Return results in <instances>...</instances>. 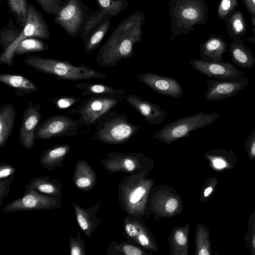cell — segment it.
<instances>
[{"mask_svg":"<svg viewBox=\"0 0 255 255\" xmlns=\"http://www.w3.org/2000/svg\"><path fill=\"white\" fill-rule=\"evenodd\" d=\"M145 21L142 11L124 18L99 50L96 62L102 67H114L123 59L132 57L134 45L142 42V26Z\"/></svg>","mask_w":255,"mask_h":255,"instance_id":"obj_1","label":"cell"},{"mask_svg":"<svg viewBox=\"0 0 255 255\" xmlns=\"http://www.w3.org/2000/svg\"><path fill=\"white\" fill-rule=\"evenodd\" d=\"M168 4L171 29L169 41L193 31L195 25L207 20L208 8L204 0H170Z\"/></svg>","mask_w":255,"mask_h":255,"instance_id":"obj_2","label":"cell"},{"mask_svg":"<svg viewBox=\"0 0 255 255\" xmlns=\"http://www.w3.org/2000/svg\"><path fill=\"white\" fill-rule=\"evenodd\" d=\"M24 63L35 71L55 76L58 79L68 81L106 79L107 76L84 64L74 65L68 60H60L51 58L29 55Z\"/></svg>","mask_w":255,"mask_h":255,"instance_id":"obj_3","label":"cell"},{"mask_svg":"<svg viewBox=\"0 0 255 255\" xmlns=\"http://www.w3.org/2000/svg\"><path fill=\"white\" fill-rule=\"evenodd\" d=\"M140 128L129 122L124 113L113 109L100 118L90 138L106 143H120L130 138Z\"/></svg>","mask_w":255,"mask_h":255,"instance_id":"obj_4","label":"cell"},{"mask_svg":"<svg viewBox=\"0 0 255 255\" xmlns=\"http://www.w3.org/2000/svg\"><path fill=\"white\" fill-rule=\"evenodd\" d=\"M218 113H199L180 118L164 125L154 134V137L169 143L179 138L188 136L190 133L207 127L219 118Z\"/></svg>","mask_w":255,"mask_h":255,"instance_id":"obj_5","label":"cell"},{"mask_svg":"<svg viewBox=\"0 0 255 255\" xmlns=\"http://www.w3.org/2000/svg\"><path fill=\"white\" fill-rule=\"evenodd\" d=\"M92 13L81 0H65L54 15V21L64 29L68 36L75 38L80 35Z\"/></svg>","mask_w":255,"mask_h":255,"instance_id":"obj_6","label":"cell"},{"mask_svg":"<svg viewBox=\"0 0 255 255\" xmlns=\"http://www.w3.org/2000/svg\"><path fill=\"white\" fill-rule=\"evenodd\" d=\"M50 36L49 26L43 14L32 4H29L26 23L19 37L5 50L0 57V64L12 66L14 57V51L22 40L29 37H38L48 40Z\"/></svg>","mask_w":255,"mask_h":255,"instance_id":"obj_7","label":"cell"},{"mask_svg":"<svg viewBox=\"0 0 255 255\" xmlns=\"http://www.w3.org/2000/svg\"><path fill=\"white\" fill-rule=\"evenodd\" d=\"M123 101L122 95L92 96L69 113H77L81 125L90 127L96 125L105 114L113 110Z\"/></svg>","mask_w":255,"mask_h":255,"instance_id":"obj_8","label":"cell"},{"mask_svg":"<svg viewBox=\"0 0 255 255\" xmlns=\"http://www.w3.org/2000/svg\"><path fill=\"white\" fill-rule=\"evenodd\" d=\"M80 123L66 115H57L45 119L37 127L36 138L47 139L55 137L72 136L78 134Z\"/></svg>","mask_w":255,"mask_h":255,"instance_id":"obj_9","label":"cell"},{"mask_svg":"<svg viewBox=\"0 0 255 255\" xmlns=\"http://www.w3.org/2000/svg\"><path fill=\"white\" fill-rule=\"evenodd\" d=\"M61 202L33 189H25L23 195L6 205L4 213L59 209Z\"/></svg>","mask_w":255,"mask_h":255,"instance_id":"obj_10","label":"cell"},{"mask_svg":"<svg viewBox=\"0 0 255 255\" xmlns=\"http://www.w3.org/2000/svg\"><path fill=\"white\" fill-rule=\"evenodd\" d=\"M207 89L205 99L208 102L219 101L236 96L249 84L247 77L219 80L206 79Z\"/></svg>","mask_w":255,"mask_h":255,"instance_id":"obj_11","label":"cell"},{"mask_svg":"<svg viewBox=\"0 0 255 255\" xmlns=\"http://www.w3.org/2000/svg\"><path fill=\"white\" fill-rule=\"evenodd\" d=\"M41 107L39 103L34 104L29 101L23 112L19 139L22 146L26 150L31 149L34 144L35 131L42 118Z\"/></svg>","mask_w":255,"mask_h":255,"instance_id":"obj_12","label":"cell"},{"mask_svg":"<svg viewBox=\"0 0 255 255\" xmlns=\"http://www.w3.org/2000/svg\"><path fill=\"white\" fill-rule=\"evenodd\" d=\"M192 67L201 74L217 80L243 77L244 74L234 65L228 62L208 61L192 58L190 60Z\"/></svg>","mask_w":255,"mask_h":255,"instance_id":"obj_13","label":"cell"},{"mask_svg":"<svg viewBox=\"0 0 255 255\" xmlns=\"http://www.w3.org/2000/svg\"><path fill=\"white\" fill-rule=\"evenodd\" d=\"M136 78L160 94L176 99L182 96V87L174 78L151 73L139 74Z\"/></svg>","mask_w":255,"mask_h":255,"instance_id":"obj_14","label":"cell"},{"mask_svg":"<svg viewBox=\"0 0 255 255\" xmlns=\"http://www.w3.org/2000/svg\"><path fill=\"white\" fill-rule=\"evenodd\" d=\"M124 98L151 125L162 123L167 116L166 112L158 105L142 99L137 95L129 94Z\"/></svg>","mask_w":255,"mask_h":255,"instance_id":"obj_15","label":"cell"},{"mask_svg":"<svg viewBox=\"0 0 255 255\" xmlns=\"http://www.w3.org/2000/svg\"><path fill=\"white\" fill-rule=\"evenodd\" d=\"M100 203L99 202L94 206L85 209L74 201L72 203L77 221L87 238L92 236L100 222L96 217Z\"/></svg>","mask_w":255,"mask_h":255,"instance_id":"obj_16","label":"cell"},{"mask_svg":"<svg viewBox=\"0 0 255 255\" xmlns=\"http://www.w3.org/2000/svg\"><path fill=\"white\" fill-rule=\"evenodd\" d=\"M72 180L78 189L89 192L96 183V175L90 165L85 160L80 159L75 164Z\"/></svg>","mask_w":255,"mask_h":255,"instance_id":"obj_17","label":"cell"},{"mask_svg":"<svg viewBox=\"0 0 255 255\" xmlns=\"http://www.w3.org/2000/svg\"><path fill=\"white\" fill-rule=\"evenodd\" d=\"M70 148V145L68 144H60L45 150L40 156V165L44 169L49 171L57 167H63L62 162Z\"/></svg>","mask_w":255,"mask_h":255,"instance_id":"obj_18","label":"cell"},{"mask_svg":"<svg viewBox=\"0 0 255 255\" xmlns=\"http://www.w3.org/2000/svg\"><path fill=\"white\" fill-rule=\"evenodd\" d=\"M25 189H33L60 201L62 186L59 181L50 179L49 175H42L30 180L25 186Z\"/></svg>","mask_w":255,"mask_h":255,"instance_id":"obj_19","label":"cell"},{"mask_svg":"<svg viewBox=\"0 0 255 255\" xmlns=\"http://www.w3.org/2000/svg\"><path fill=\"white\" fill-rule=\"evenodd\" d=\"M16 109L9 103H5L0 108V148L7 143L13 130L16 119Z\"/></svg>","mask_w":255,"mask_h":255,"instance_id":"obj_20","label":"cell"},{"mask_svg":"<svg viewBox=\"0 0 255 255\" xmlns=\"http://www.w3.org/2000/svg\"><path fill=\"white\" fill-rule=\"evenodd\" d=\"M0 81L8 87L14 89V93L19 97L25 95L37 92L38 87L26 77L18 75L1 74Z\"/></svg>","mask_w":255,"mask_h":255,"instance_id":"obj_21","label":"cell"},{"mask_svg":"<svg viewBox=\"0 0 255 255\" xmlns=\"http://www.w3.org/2000/svg\"><path fill=\"white\" fill-rule=\"evenodd\" d=\"M111 18L112 16L110 14L105 15L103 20L90 31L83 40L84 49L88 54L99 47L110 27Z\"/></svg>","mask_w":255,"mask_h":255,"instance_id":"obj_22","label":"cell"},{"mask_svg":"<svg viewBox=\"0 0 255 255\" xmlns=\"http://www.w3.org/2000/svg\"><path fill=\"white\" fill-rule=\"evenodd\" d=\"M226 50V44L220 38L211 36L200 45V54L202 59L208 61L222 62V58Z\"/></svg>","mask_w":255,"mask_h":255,"instance_id":"obj_23","label":"cell"},{"mask_svg":"<svg viewBox=\"0 0 255 255\" xmlns=\"http://www.w3.org/2000/svg\"><path fill=\"white\" fill-rule=\"evenodd\" d=\"M82 91V96H104L110 95H124L126 91L115 89L111 86L102 84H90L80 82L74 86Z\"/></svg>","mask_w":255,"mask_h":255,"instance_id":"obj_24","label":"cell"},{"mask_svg":"<svg viewBox=\"0 0 255 255\" xmlns=\"http://www.w3.org/2000/svg\"><path fill=\"white\" fill-rule=\"evenodd\" d=\"M43 40L38 37H29L21 40L14 51V55L19 56L48 50V44Z\"/></svg>","mask_w":255,"mask_h":255,"instance_id":"obj_25","label":"cell"},{"mask_svg":"<svg viewBox=\"0 0 255 255\" xmlns=\"http://www.w3.org/2000/svg\"><path fill=\"white\" fill-rule=\"evenodd\" d=\"M229 51L232 60L239 66L245 68H251L254 65L255 58L252 54L243 45L232 43Z\"/></svg>","mask_w":255,"mask_h":255,"instance_id":"obj_26","label":"cell"},{"mask_svg":"<svg viewBox=\"0 0 255 255\" xmlns=\"http://www.w3.org/2000/svg\"><path fill=\"white\" fill-rule=\"evenodd\" d=\"M9 10L15 22L23 28L26 23L29 4L27 0H6Z\"/></svg>","mask_w":255,"mask_h":255,"instance_id":"obj_27","label":"cell"},{"mask_svg":"<svg viewBox=\"0 0 255 255\" xmlns=\"http://www.w3.org/2000/svg\"><path fill=\"white\" fill-rule=\"evenodd\" d=\"M102 14H110L112 17L116 16L124 10L128 5L126 0H94Z\"/></svg>","mask_w":255,"mask_h":255,"instance_id":"obj_28","label":"cell"},{"mask_svg":"<svg viewBox=\"0 0 255 255\" xmlns=\"http://www.w3.org/2000/svg\"><path fill=\"white\" fill-rule=\"evenodd\" d=\"M22 28L16 27L13 21L9 19L6 25L0 30V44L5 51L19 36Z\"/></svg>","mask_w":255,"mask_h":255,"instance_id":"obj_29","label":"cell"},{"mask_svg":"<svg viewBox=\"0 0 255 255\" xmlns=\"http://www.w3.org/2000/svg\"><path fill=\"white\" fill-rule=\"evenodd\" d=\"M86 244L82 239L80 232H78L77 236L74 238L71 236L69 240V250L71 255H85Z\"/></svg>","mask_w":255,"mask_h":255,"instance_id":"obj_30","label":"cell"},{"mask_svg":"<svg viewBox=\"0 0 255 255\" xmlns=\"http://www.w3.org/2000/svg\"><path fill=\"white\" fill-rule=\"evenodd\" d=\"M41 6L45 12L55 15L62 6L64 2L61 0H35Z\"/></svg>","mask_w":255,"mask_h":255,"instance_id":"obj_31","label":"cell"},{"mask_svg":"<svg viewBox=\"0 0 255 255\" xmlns=\"http://www.w3.org/2000/svg\"><path fill=\"white\" fill-rule=\"evenodd\" d=\"M230 23L235 35H240L245 30V23L240 11L237 10L232 15Z\"/></svg>","mask_w":255,"mask_h":255,"instance_id":"obj_32","label":"cell"},{"mask_svg":"<svg viewBox=\"0 0 255 255\" xmlns=\"http://www.w3.org/2000/svg\"><path fill=\"white\" fill-rule=\"evenodd\" d=\"M80 101L79 98L73 96H63L52 100V103L59 110L67 109Z\"/></svg>","mask_w":255,"mask_h":255,"instance_id":"obj_33","label":"cell"},{"mask_svg":"<svg viewBox=\"0 0 255 255\" xmlns=\"http://www.w3.org/2000/svg\"><path fill=\"white\" fill-rule=\"evenodd\" d=\"M14 178L15 176L12 175L6 178L0 179V206H1L4 199L8 196L10 187Z\"/></svg>","mask_w":255,"mask_h":255,"instance_id":"obj_34","label":"cell"},{"mask_svg":"<svg viewBox=\"0 0 255 255\" xmlns=\"http://www.w3.org/2000/svg\"><path fill=\"white\" fill-rule=\"evenodd\" d=\"M237 4V0H221L218 9L219 17L224 18L235 7Z\"/></svg>","mask_w":255,"mask_h":255,"instance_id":"obj_35","label":"cell"},{"mask_svg":"<svg viewBox=\"0 0 255 255\" xmlns=\"http://www.w3.org/2000/svg\"><path fill=\"white\" fill-rule=\"evenodd\" d=\"M16 171L15 167L13 165L1 163L0 166V179L9 177L13 175Z\"/></svg>","mask_w":255,"mask_h":255,"instance_id":"obj_36","label":"cell"},{"mask_svg":"<svg viewBox=\"0 0 255 255\" xmlns=\"http://www.w3.org/2000/svg\"><path fill=\"white\" fill-rule=\"evenodd\" d=\"M145 192L144 188L142 187H138L130 194L129 201L133 204L136 203L143 196Z\"/></svg>","mask_w":255,"mask_h":255,"instance_id":"obj_37","label":"cell"},{"mask_svg":"<svg viewBox=\"0 0 255 255\" xmlns=\"http://www.w3.org/2000/svg\"><path fill=\"white\" fill-rule=\"evenodd\" d=\"M123 251L127 255H140L142 254L141 252L138 249L131 246L124 247Z\"/></svg>","mask_w":255,"mask_h":255,"instance_id":"obj_38","label":"cell"},{"mask_svg":"<svg viewBox=\"0 0 255 255\" xmlns=\"http://www.w3.org/2000/svg\"><path fill=\"white\" fill-rule=\"evenodd\" d=\"M178 205L176 199L172 198L169 199L165 205V210L168 213H172L175 210Z\"/></svg>","mask_w":255,"mask_h":255,"instance_id":"obj_39","label":"cell"},{"mask_svg":"<svg viewBox=\"0 0 255 255\" xmlns=\"http://www.w3.org/2000/svg\"><path fill=\"white\" fill-rule=\"evenodd\" d=\"M175 238L176 242L179 245L183 246L185 245L186 243V238L184 236L183 233L180 231H177L175 233Z\"/></svg>","mask_w":255,"mask_h":255,"instance_id":"obj_40","label":"cell"},{"mask_svg":"<svg viewBox=\"0 0 255 255\" xmlns=\"http://www.w3.org/2000/svg\"><path fill=\"white\" fill-rule=\"evenodd\" d=\"M249 138L250 140L251 144V153L253 155L255 156V127L252 131Z\"/></svg>","mask_w":255,"mask_h":255,"instance_id":"obj_41","label":"cell"},{"mask_svg":"<svg viewBox=\"0 0 255 255\" xmlns=\"http://www.w3.org/2000/svg\"><path fill=\"white\" fill-rule=\"evenodd\" d=\"M125 230L127 234L131 237L136 235V230L134 226L131 224H128L126 226Z\"/></svg>","mask_w":255,"mask_h":255,"instance_id":"obj_42","label":"cell"},{"mask_svg":"<svg viewBox=\"0 0 255 255\" xmlns=\"http://www.w3.org/2000/svg\"><path fill=\"white\" fill-rule=\"evenodd\" d=\"M249 10L253 15L255 16V0H243Z\"/></svg>","mask_w":255,"mask_h":255,"instance_id":"obj_43","label":"cell"},{"mask_svg":"<svg viewBox=\"0 0 255 255\" xmlns=\"http://www.w3.org/2000/svg\"><path fill=\"white\" fill-rule=\"evenodd\" d=\"M214 166L218 168H221L226 166V162L224 160L219 159L216 158L213 161Z\"/></svg>","mask_w":255,"mask_h":255,"instance_id":"obj_44","label":"cell"},{"mask_svg":"<svg viewBox=\"0 0 255 255\" xmlns=\"http://www.w3.org/2000/svg\"><path fill=\"white\" fill-rule=\"evenodd\" d=\"M125 166L126 168L129 171L133 170L135 168L134 163L132 160L129 159H127L125 161Z\"/></svg>","mask_w":255,"mask_h":255,"instance_id":"obj_45","label":"cell"},{"mask_svg":"<svg viewBox=\"0 0 255 255\" xmlns=\"http://www.w3.org/2000/svg\"><path fill=\"white\" fill-rule=\"evenodd\" d=\"M139 243L142 246H146L148 244V240L146 236L140 235L138 237Z\"/></svg>","mask_w":255,"mask_h":255,"instance_id":"obj_46","label":"cell"},{"mask_svg":"<svg viewBox=\"0 0 255 255\" xmlns=\"http://www.w3.org/2000/svg\"><path fill=\"white\" fill-rule=\"evenodd\" d=\"M212 188L211 187L207 188V189H205V190L204 191V196H207L208 195H209L210 194V193L212 192Z\"/></svg>","mask_w":255,"mask_h":255,"instance_id":"obj_47","label":"cell"},{"mask_svg":"<svg viewBox=\"0 0 255 255\" xmlns=\"http://www.w3.org/2000/svg\"><path fill=\"white\" fill-rule=\"evenodd\" d=\"M198 254L199 255H209V253L208 252V251L206 250L202 249L200 251Z\"/></svg>","mask_w":255,"mask_h":255,"instance_id":"obj_48","label":"cell"},{"mask_svg":"<svg viewBox=\"0 0 255 255\" xmlns=\"http://www.w3.org/2000/svg\"><path fill=\"white\" fill-rule=\"evenodd\" d=\"M251 18H252V21L253 24L254 26V31L255 32V17L252 16Z\"/></svg>","mask_w":255,"mask_h":255,"instance_id":"obj_49","label":"cell"},{"mask_svg":"<svg viewBox=\"0 0 255 255\" xmlns=\"http://www.w3.org/2000/svg\"><path fill=\"white\" fill-rule=\"evenodd\" d=\"M253 243L254 247L255 248V236L254 238Z\"/></svg>","mask_w":255,"mask_h":255,"instance_id":"obj_50","label":"cell"}]
</instances>
